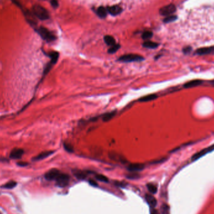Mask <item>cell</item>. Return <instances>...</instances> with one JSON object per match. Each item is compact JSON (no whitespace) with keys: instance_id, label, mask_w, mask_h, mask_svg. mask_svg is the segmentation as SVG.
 <instances>
[{"instance_id":"cell-1","label":"cell","mask_w":214,"mask_h":214,"mask_svg":"<svg viewBox=\"0 0 214 214\" xmlns=\"http://www.w3.org/2000/svg\"><path fill=\"white\" fill-rule=\"evenodd\" d=\"M33 14L40 20H46L49 18L48 11L43 6L36 4L33 7Z\"/></svg>"},{"instance_id":"cell-2","label":"cell","mask_w":214,"mask_h":214,"mask_svg":"<svg viewBox=\"0 0 214 214\" xmlns=\"http://www.w3.org/2000/svg\"><path fill=\"white\" fill-rule=\"evenodd\" d=\"M36 31L43 39L48 42L53 41L56 39V36L53 34H52L47 28L43 26H40V28H38Z\"/></svg>"},{"instance_id":"cell-3","label":"cell","mask_w":214,"mask_h":214,"mask_svg":"<svg viewBox=\"0 0 214 214\" xmlns=\"http://www.w3.org/2000/svg\"><path fill=\"white\" fill-rule=\"evenodd\" d=\"M144 57L137 54H127L120 56L118 59V61H120L122 62L125 63H130L134 62V61H141L144 60Z\"/></svg>"},{"instance_id":"cell-4","label":"cell","mask_w":214,"mask_h":214,"mask_svg":"<svg viewBox=\"0 0 214 214\" xmlns=\"http://www.w3.org/2000/svg\"><path fill=\"white\" fill-rule=\"evenodd\" d=\"M55 180L56 181V185L58 187H65L68 185L70 181V177L67 174L60 173Z\"/></svg>"},{"instance_id":"cell-5","label":"cell","mask_w":214,"mask_h":214,"mask_svg":"<svg viewBox=\"0 0 214 214\" xmlns=\"http://www.w3.org/2000/svg\"><path fill=\"white\" fill-rule=\"evenodd\" d=\"M176 11V7L173 4H168V5L165 6L160 9L159 13L162 16H170L172 15L173 13Z\"/></svg>"},{"instance_id":"cell-6","label":"cell","mask_w":214,"mask_h":214,"mask_svg":"<svg viewBox=\"0 0 214 214\" xmlns=\"http://www.w3.org/2000/svg\"><path fill=\"white\" fill-rule=\"evenodd\" d=\"M213 150H214V144L210 146L207 147V148H205V149H204L200 150V151L197 152V153H196V154H194L192 156V161L197 160L198 159L201 158L202 156H204V155L208 154V153H210V152L212 151Z\"/></svg>"},{"instance_id":"cell-7","label":"cell","mask_w":214,"mask_h":214,"mask_svg":"<svg viewBox=\"0 0 214 214\" xmlns=\"http://www.w3.org/2000/svg\"><path fill=\"white\" fill-rule=\"evenodd\" d=\"M60 173V172L58 170L55 169V168L51 169L45 173V178L47 180H50H50H56Z\"/></svg>"},{"instance_id":"cell-8","label":"cell","mask_w":214,"mask_h":214,"mask_svg":"<svg viewBox=\"0 0 214 214\" xmlns=\"http://www.w3.org/2000/svg\"><path fill=\"white\" fill-rule=\"evenodd\" d=\"M25 153V151L21 149H14L9 155V157L13 159H20Z\"/></svg>"},{"instance_id":"cell-9","label":"cell","mask_w":214,"mask_h":214,"mask_svg":"<svg viewBox=\"0 0 214 214\" xmlns=\"http://www.w3.org/2000/svg\"><path fill=\"white\" fill-rule=\"evenodd\" d=\"M145 165L142 164H132L128 165V170L131 172H136L144 170Z\"/></svg>"},{"instance_id":"cell-10","label":"cell","mask_w":214,"mask_h":214,"mask_svg":"<svg viewBox=\"0 0 214 214\" xmlns=\"http://www.w3.org/2000/svg\"><path fill=\"white\" fill-rule=\"evenodd\" d=\"M54 151H43L41 153H40V154L38 155L37 156H35L34 158L33 159V161H39V160H43L47 157H48L49 156H50L51 155L53 154L54 153Z\"/></svg>"},{"instance_id":"cell-11","label":"cell","mask_w":214,"mask_h":214,"mask_svg":"<svg viewBox=\"0 0 214 214\" xmlns=\"http://www.w3.org/2000/svg\"><path fill=\"white\" fill-rule=\"evenodd\" d=\"M107 11L113 16H116L120 14L122 11V8L118 5H114L107 8Z\"/></svg>"},{"instance_id":"cell-12","label":"cell","mask_w":214,"mask_h":214,"mask_svg":"<svg viewBox=\"0 0 214 214\" xmlns=\"http://www.w3.org/2000/svg\"><path fill=\"white\" fill-rule=\"evenodd\" d=\"M196 53L200 55H208V54L214 53V46H210V47H205V48H199L197 50Z\"/></svg>"},{"instance_id":"cell-13","label":"cell","mask_w":214,"mask_h":214,"mask_svg":"<svg viewBox=\"0 0 214 214\" xmlns=\"http://www.w3.org/2000/svg\"><path fill=\"white\" fill-rule=\"evenodd\" d=\"M145 200L146 202L149 203V205L152 208L155 207L156 205V203H157L156 198L152 196V195L146 194L145 196Z\"/></svg>"},{"instance_id":"cell-14","label":"cell","mask_w":214,"mask_h":214,"mask_svg":"<svg viewBox=\"0 0 214 214\" xmlns=\"http://www.w3.org/2000/svg\"><path fill=\"white\" fill-rule=\"evenodd\" d=\"M202 83V81L200 80H193L192 81H190V82H187L184 85L185 88H192L198 86L200 84Z\"/></svg>"},{"instance_id":"cell-15","label":"cell","mask_w":214,"mask_h":214,"mask_svg":"<svg viewBox=\"0 0 214 214\" xmlns=\"http://www.w3.org/2000/svg\"><path fill=\"white\" fill-rule=\"evenodd\" d=\"M143 46L150 49H155L159 46L157 43H155L151 41H146L143 43Z\"/></svg>"},{"instance_id":"cell-16","label":"cell","mask_w":214,"mask_h":214,"mask_svg":"<svg viewBox=\"0 0 214 214\" xmlns=\"http://www.w3.org/2000/svg\"><path fill=\"white\" fill-rule=\"evenodd\" d=\"M156 98H157V96H156L155 94H151V95H146V96L140 98L139 99V101L141 102H147L154 100L156 99Z\"/></svg>"},{"instance_id":"cell-17","label":"cell","mask_w":214,"mask_h":214,"mask_svg":"<svg viewBox=\"0 0 214 214\" xmlns=\"http://www.w3.org/2000/svg\"><path fill=\"white\" fill-rule=\"evenodd\" d=\"M116 114H117V112L116 111H113V112H109V113H107L105 114H104V115L102 117L103 120L104 122H108V121H110V120H112V119L114 117H115L116 115Z\"/></svg>"},{"instance_id":"cell-18","label":"cell","mask_w":214,"mask_h":214,"mask_svg":"<svg viewBox=\"0 0 214 214\" xmlns=\"http://www.w3.org/2000/svg\"><path fill=\"white\" fill-rule=\"evenodd\" d=\"M110 158L113 160L115 161H120L122 163H125L126 160L124 157L123 156H121L120 155H119L118 154H113V153H111L109 155Z\"/></svg>"},{"instance_id":"cell-19","label":"cell","mask_w":214,"mask_h":214,"mask_svg":"<svg viewBox=\"0 0 214 214\" xmlns=\"http://www.w3.org/2000/svg\"><path fill=\"white\" fill-rule=\"evenodd\" d=\"M49 56L50 57V58H51L50 63L54 65L56 63L57 61H58V60L59 53L56 51L51 52L50 53H49Z\"/></svg>"},{"instance_id":"cell-20","label":"cell","mask_w":214,"mask_h":214,"mask_svg":"<svg viewBox=\"0 0 214 214\" xmlns=\"http://www.w3.org/2000/svg\"><path fill=\"white\" fill-rule=\"evenodd\" d=\"M97 14L100 18H105L107 15V9L103 6L99 7L97 10Z\"/></svg>"},{"instance_id":"cell-21","label":"cell","mask_w":214,"mask_h":214,"mask_svg":"<svg viewBox=\"0 0 214 214\" xmlns=\"http://www.w3.org/2000/svg\"><path fill=\"white\" fill-rule=\"evenodd\" d=\"M104 41L107 45L109 46H113L115 45V40L114 38L110 35H107L104 37Z\"/></svg>"},{"instance_id":"cell-22","label":"cell","mask_w":214,"mask_h":214,"mask_svg":"<svg viewBox=\"0 0 214 214\" xmlns=\"http://www.w3.org/2000/svg\"><path fill=\"white\" fill-rule=\"evenodd\" d=\"M73 174L76 177L80 180H83L86 178V177H87L86 173H85L84 172H83V171H81L79 170H76L73 171Z\"/></svg>"},{"instance_id":"cell-23","label":"cell","mask_w":214,"mask_h":214,"mask_svg":"<svg viewBox=\"0 0 214 214\" xmlns=\"http://www.w3.org/2000/svg\"><path fill=\"white\" fill-rule=\"evenodd\" d=\"M17 183L15 181H10L6 183H5L4 185H3V186H1L2 188H7V189H12L14 187H15L16 186Z\"/></svg>"},{"instance_id":"cell-24","label":"cell","mask_w":214,"mask_h":214,"mask_svg":"<svg viewBox=\"0 0 214 214\" xmlns=\"http://www.w3.org/2000/svg\"><path fill=\"white\" fill-rule=\"evenodd\" d=\"M152 36H153V33H152L151 31H144V33H143L141 37L144 40H148L151 38L152 37Z\"/></svg>"},{"instance_id":"cell-25","label":"cell","mask_w":214,"mask_h":214,"mask_svg":"<svg viewBox=\"0 0 214 214\" xmlns=\"http://www.w3.org/2000/svg\"><path fill=\"white\" fill-rule=\"evenodd\" d=\"M120 45L119 44H115L113 46H112L108 51V53H110V54L115 53L116 51H117L119 49H120Z\"/></svg>"},{"instance_id":"cell-26","label":"cell","mask_w":214,"mask_h":214,"mask_svg":"<svg viewBox=\"0 0 214 214\" xmlns=\"http://www.w3.org/2000/svg\"><path fill=\"white\" fill-rule=\"evenodd\" d=\"M147 188H148L150 192L152 194H155L156 193V192H157V188H156V187L154 184L152 183L147 184Z\"/></svg>"},{"instance_id":"cell-27","label":"cell","mask_w":214,"mask_h":214,"mask_svg":"<svg viewBox=\"0 0 214 214\" xmlns=\"http://www.w3.org/2000/svg\"><path fill=\"white\" fill-rule=\"evenodd\" d=\"M63 147L66 151H67L69 153H73L74 151L73 147L71 144H68L67 142H65L63 144Z\"/></svg>"},{"instance_id":"cell-28","label":"cell","mask_w":214,"mask_h":214,"mask_svg":"<svg viewBox=\"0 0 214 214\" xmlns=\"http://www.w3.org/2000/svg\"><path fill=\"white\" fill-rule=\"evenodd\" d=\"M177 19V16H175V15H170V16H166L164 20V23H171V22H173L174 21H175Z\"/></svg>"},{"instance_id":"cell-29","label":"cell","mask_w":214,"mask_h":214,"mask_svg":"<svg viewBox=\"0 0 214 214\" xmlns=\"http://www.w3.org/2000/svg\"><path fill=\"white\" fill-rule=\"evenodd\" d=\"M161 214H170V208L166 204H163L161 207Z\"/></svg>"},{"instance_id":"cell-30","label":"cell","mask_w":214,"mask_h":214,"mask_svg":"<svg viewBox=\"0 0 214 214\" xmlns=\"http://www.w3.org/2000/svg\"><path fill=\"white\" fill-rule=\"evenodd\" d=\"M96 178L99 180L100 182H108V179L107 177L103 175H101V174H98L96 176H95Z\"/></svg>"},{"instance_id":"cell-31","label":"cell","mask_w":214,"mask_h":214,"mask_svg":"<svg viewBox=\"0 0 214 214\" xmlns=\"http://www.w3.org/2000/svg\"><path fill=\"white\" fill-rule=\"evenodd\" d=\"M127 177L128 178H129V179L134 180V179L139 178L140 177V175L139 174H138V173H135V172H133V173H130L129 175H128L127 176Z\"/></svg>"},{"instance_id":"cell-32","label":"cell","mask_w":214,"mask_h":214,"mask_svg":"<svg viewBox=\"0 0 214 214\" xmlns=\"http://www.w3.org/2000/svg\"><path fill=\"white\" fill-rule=\"evenodd\" d=\"M53 66V65L52 64V63H51L50 62L48 64V65L46 66V67H45V70H44V71H43V75H46L48 73L49 71H50V70L51 69L52 66Z\"/></svg>"},{"instance_id":"cell-33","label":"cell","mask_w":214,"mask_h":214,"mask_svg":"<svg viewBox=\"0 0 214 214\" xmlns=\"http://www.w3.org/2000/svg\"><path fill=\"white\" fill-rule=\"evenodd\" d=\"M51 4L52 7H53L54 8H56L58 7V1L57 0H51Z\"/></svg>"},{"instance_id":"cell-34","label":"cell","mask_w":214,"mask_h":214,"mask_svg":"<svg viewBox=\"0 0 214 214\" xmlns=\"http://www.w3.org/2000/svg\"><path fill=\"white\" fill-rule=\"evenodd\" d=\"M89 183L93 187H97L98 186V183L96 182H95V181H94V180H90V181H89Z\"/></svg>"},{"instance_id":"cell-35","label":"cell","mask_w":214,"mask_h":214,"mask_svg":"<svg viewBox=\"0 0 214 214\" xmlns=\"http://www.w3.org/2000/svg\"><path fill=\"white\" fill-rule=\"evenodd\" d=\"M17 165L20 166H26L28 165V164L26 162H24V161H20V162L17 163Z\"/></svg>"},{"instance_id":"cell-36","label":"cell","mask_w":214,"mask_h":214,"mask_svg":"<svg viewBox=\"0 0 214 214\" xmlns=\"http://www.w3.org/2000/svg\"><path fill=\"white\" fill-rule=\"evenodd\" d=\"M190 50H191V48L187 47V48H185L183 49V52L185 53H187V52H190Z\"/></svg>"},{"instance_id":"cell-37","label":"cell","mask_w":214,"mask_h":214,"mask_svg":"<svg viewBox=\"0 0 214 214\" xmlns=\"http://www.w3.org/2000/svg\"><path fill=\"white\" fill-rule=\"evenodd\" d=\"M150 214H160L157 210H156L155 209H151L150 210Z\"/></svg>"},{"instance_id":"cell-38","label":"cell","mask_w":214,"mask_h":214,"mask_svg":"<svg viewBox=\"0 0 214 214\" xmlns=\"http://www.w3.org/2000/svg\"><path fill=\"white\" fill-rule=\"evenodd\" d=\"M0 214H1V212H0Z\"/></svg>"},{"instance_id":"cell-39","label":"cell","mask_w":214,"mask_h":214,"mask_svg":"<svg viewBox=\"0 0 214 214\" xmlns=\"http://www.w3.org/2000/svg\"><path fill=\"white\" fill-rule=\"evenodd\" d=\"M44 1H46V0H44Z\"/></svg>"}]
</instances>
